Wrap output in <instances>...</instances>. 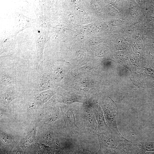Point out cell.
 Listing matches in <instances>:
<instances>
[{
	"instance_id": "6da1fadb",
	"label": "cell",
	"mask_w": 154,
	"mask_h": 154,
	"mask_svg": "<svg viewBox=\"0 0 154 154\" xmlns=\"http://www.w3.org/2000/svg\"><path fill=\"white\" fill-rule=\"evenodd\" d=\"M98 137L100 148L98 154H123L132 142L116 136L110 131L100 133Z\"/></svg>"
},
{
	"instance_id": "7a4b0ae2",
	"label": "cell",
	"mask_w": 154,
	"mask_h": 154,
	"mask_svg": "<svg viewBox=\"0 0 154 154\" xmlns=\"http://www.w3.org/2000/svg\"><path fill=\"white\" fill-rule=\"evenodd\" d=\"M130 149L139 154H144L147 152L154 151V142L141 141L132 142Z\"/></svg>"
},
{
	"instance_id": "3957f363",
	"label": "cell",
	"mask_w": 154,
	"mask_h": 154,
	"mask_svg": "<svg viewBox=\"0 0 154 154\" xmlns=\"http://www.w3.org/2000/svg\"><path fill=\"white\" fill-rule=\"evenodd\" d=\"M144 154H154V151L147 152Z\"/></svg>"
},
{
	"instance_id": "277c9868",
	"label": "cell",
	"mask_w": 154,
	"mask_h": 154,
	"mask_svg": "<svg viewBox=\"0 0 154 154\" xmlns=\"http://www.w3.org/2000/svg\"><path fill=\"white\" fill-rule=\"evenodd\" d=\"M56 154H59V153H57Z\"/></svg>"
}]
</instances>
